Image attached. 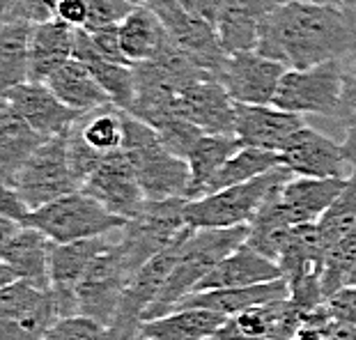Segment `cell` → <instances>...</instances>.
I'll return each mask as SVG.
<instances>
[{
    "label": "cell",
    "instance_id": "cell-1",
    "mask_svg": "<svg viewBox=\"0 0 356 340\" xmlns=\"http://www.w3.org/2000/svg\"><path fill=\"white\" fill-rule=\"evenodd\" d=\"M257 53L287 70L356 56V10L338 3L287 0L260 24Z\"/></svg>",
    "mask_w": 356,
    "mask_h": 340
},
{
    "label": "cell",
    "instance_id": "cell-2",
    "mask_svg": "<svg viewBox=\"0 0 356 340\" xmlns=\"http://www.w3.org/2000/svg\"><path fill=\"white\" fill-rule=\"evenodd\" d=\"M248 237V225L237 228H191L181 244L177 262L165 278L161 292L156 294L152 306L143 320L165 315L181 297L198 288V283L221 262L230 251L241 246Z\"/></svg>",
    "mask_w": 356,
    "mask_h": 340
},
{
    "label": "cell",
    "instance_id": "cell-3",
    "mask_svg": "<svg viewBox=\"0 0 356 340\" xmlns=\"http://www.w3.org/2000/svg\"><path fill=\"white\" fill-rule=\"evenodd\" d=\"M122 149L134 165L138 184L147 200L186 198L188 200V172L186 159H179L163 145L159 133L143 120L124 111V140Z\"/></svg>",
    "mask_w": 356,
    "mask_h": 340
},
{
    "label": "cell",
    "instance_id": "cell-4",
    "mask_svg": "<svg viewBox=\"0 0 356 340\" xmlns=\"http://www.w3.org/2000/svg\"><path fill=\"white\" fill-rule=\"evenodd\" d=\"M124 223L127 218L113 214L81 188L60 195L37 209H30L24 218V225L40 230L56 244L111 235L122 230Z\"/></svg>",
    "mask_w": 356,
    "mask_h": 340
},
{
    "label": "cell",
    "instance_id": "cell-5",
    "mask_svg": "<svg viewBox=\"0 0 356 340\" xmlns=\"http://www.w3.org/2000/svg\"><path fill=\"white\" fill-rule=\"evenodd\" d=\"M292 177L285 165L257 175L248 182L232 184L218 191L204 193L200 198L186 200V223L191 228H237L248 225L262 207L264 198L276 186Z\"/></svg>",
    "mask_w": 356,
    "mask_h": 340
},
{
    "label": "cell",
    "instance_id": "cell-6",
    "mask_svg": "<svg viewBox=\"0 0 356 340\" xmlns=\"http://www.w3.org/2000/svg\"><path fill=\"white\" fill-rule=\"evenodd\" d=\"M184 211L186 198L145 200L138 214L124 223L118 244L131 274L163 248H168L188 228Z\"/></svg>",
    "mask_w": 356,
    "mask_h": 340
},
{
    "label": "cell",
    "instance_id": "cell-7",
    "mask_svg": "<svg viewBox=\"0 0 356 340\" xmlns=\"http://www.w3.org/2000/svg\"><path fill=\"white\" fill-rule=\"evenodd\" d=\"M345 60H329L304 70H285L271 104L299 115L336 120L343 99Z\"/></svg>",
    "mask_w": 356,
    "mask_h": 340
},
{
    "label": "cell",
    "instance_id": "cell-8",
    "mask_svg": "<svg viewBox=\"0 0 356 340\" xmlns=\"http://www.w3.org/2000/svg\"><path fill=\"white\" fill-rule=\"evenodd\" d=\"M14 188L30 209H37L60 195L81 188L67 154V131L42 140V145L28 156V161L17 172Z\"/></svg>",
    "mask_w": 356,
    "mask_h": 340
},
{
    "label": "cell",
    "instance_id": "cell-9",
    "mask_svg": "<svg viewBox=\"0 0 356 340\" xmlns=\"http://www.w3.org/2000/svg\"><path fill=\"white\" fill-rule=\"evenodd\" d=\"M131 278V269L118 241H111L97 258L90 262L86 274L76 285V311L90 320L111 327L120 306L124 288Z\"/></svg>",
    "mask_w": 356,
    "mask_h": 340
},
{
    "label": "cell",
    "instance_id": "cell-10",
    "mask_svg": "<svg viewBox=\"0 0 356 340\" xmlns=\"http://www.w3.org/2000/svg\"><path fill=\"white\" fill-rule=\"evenodd\" d=\"M191 230V225L181 232V235L172 241L168 248H163L161 253H156L154 258H149L143 267H138L129 278L122 299H120V306L113 317V324L108 327L111 338L113 340H127L138 334V327L143 322V315L152 301L156 299V294L161 292L165 278L172 271L177 262V255L181 251V244Z\"/></svg>",
    "mask_w": 356,
    "mask_h": 340
},
{
    "label": "cell",
    "instance_id": "cell-11",
    "mask_svg": "<svg viewBox=\"0 0 356 340\" xmlns=\"http://www.w3.org/2000/svg\"><path fill=\"white\" fill-rule=\"evenodd\" d=\"M149 7L161 19L168 40L200 70L216 79L228 60V53L218 42L216 26L184 10L177 0H154Z\"/></svg>",
    "mask_w": 356,
    "mask_h": 340
},
{
    "label": "cell",
    "instance_id": "cell-12",
    "mask_svg": "<svg viewBox=\"0 0 356 340\" xmlns=\"http://www.w3.org/2000/svg\"><path fill=\"white\" fill-rule=\"evenodd\" d=\"M56 320L51 290L26 281L0 288V340H42Z\"/></svg>",
    "mask_w": 356,
    "mask_h": 340
},
{
    "label": "cell",
    "instance_id": "cell-13",
    "mask_svg": "<svg viewBox=\"0 0 356 340\" xmlns=\"http://www.w3.org/2000/svg\"><path fill=\"white\" fill-rule=\"evenodd\" d=\"M81 191L90 193L106 209L127 218V221L138 214L147 200L134 172V165L122 147L113 149V152L99 159L97 168L83 182Z\"/></svg>",
    "mask_w": 356,
    "mask_h": 340
},
{
    "label": "cell",
    "instance_id": "cell-14",
    "mask_svg": "<svg viewBox=\"0 0 356 340\" xmlns=\"http://www.w3.org/2000/svg\"><path fill=\"white\" fill-rule=\"evenodd\" d=\"M280 163L299 177H340L347 179L352 163L343 152V143L304 124L280 147Z\"/></svg>",
    "mask_w": 356,
    "mask_h": 340
},
{
    "label": "cell",
    "instance_id": "cell-15",
    "mask_svg": "<svg viewBox=\"0 0 356 340\" xmlns=\"http://www.w3.org/2000/svg\"><path fill=\"white\" fill-rule=\"evenodd\" d=\"M111 235L81 239V241H67V244L51 246V260H49V290L53 294L58 317L79 315L76 311V285L81 276L86 274L97 255L111 244Z\"/></svg>",
    "mask_w": 356,
    "mask_h": 340
},
{
    "label": "cell",
    "instance_id": "cell-16",
    "mask_svg": "<svg viewBox=\"0 0 356 340\" xmlns=\"http://www.w3.org/2000/svg\"><path fill=\"white\" fill-rule=\"evenodd\" d=\"M285 70L287 67L278 60L262 56L255 49L239 51L228 56L216 81H221L237 104H271Z\"/></svg>",
    "mask_w": 356,
    "mask_h": 340
},
{
    "label": "cell",
    "instance_id": "cell-17",
    "mask_svg": "<svg viewBox=\"0 0 356 340\" xmlns=\"http://www.w3.org/2000/svg\"><path fill=\"white\" fill-rule=\"evenodd\" d=\"M0 104L10 106L14 113H19L26 122L33 127L37 133H42L44 138L51 136H60L70 131L74 122L86 115L70 108L53 95V90L42 81H24L21 86L12 88Z\"/></svg>",
    "mask_w": 356,
    "mask_h": 340
},
{
    "label": "cell",
    "instance_id": "cell-18",
    "mask_svg": "<svg viewBox=\"0 0 356 340\" xmlns=\"http://www.w3.org/2000/svg\"><path fill=\"white\" fill-rule=\"evenodd\" d=\"M234 106L237 102L214 76L198 79L181 90L175 99V113L200 127L204 133L234 136Z\"/></svg>",
    "mask_w": 356,
    "mask_h": 340
},
{
    "label": "cell",
    "instance_id": "cell-19",
    "mask_svg": "<svg viewBox=\"0 0 356 340\" xmlns=\"http://www.w3.org/2000/svg\"><path fill=\"white\" fill-rule=\"evenodd\" d=\"M304 124V115L283 111L274 104L234 106V136L241 140V145L248 147L280 152L290 136Z\"/></svg>",
    "mask_w": 356,
    "mask_h": 340
},
{
    "label": "cell",
    "instance_id": "cell-20",
    "mask_svg": "<svg viewBox=\"0 0 356 340\" xmlns=\"http://www.w3.org/2000/svg\"><path fill=\"white\" fill-rule=\"evenodd\" d=\"M347 179L340 177H299L292 175L274 191L278 211L290 225L317 223L343 191Z\"/></svg>",
    "mask_w": 356,
    "mask_h": 340
},
{
    "label": "cell",
    "instance_id": "cell-21",
    "mask_svg": "<svg viewBox=\"0 0 356 340\" xmlns=\"http://www.w3.org/2000/svg\"><path fill=\"white\" fill-rule=\"evenodd\" d=\"M276 278H283L278 264L244 241L241 246H237L234 251L225 255V258L202 278L193 292L221 290V288H246V285L269 283V281H276Z\"/></svg>",
    "mask_w": 356,
    "mask_h": 340
},
{
    "label": "cell",
    "instance_id": "cell-22",
    "mask_svg": "<svg viewBox=\"0 0 356 340\" xmlns=\"http://www.w3.org/2000/svg\"><path fill=\"white\" fill-rule=\"evenodd\" d=\"M283 0H225L216 19L218 42L228 56L257 47L260 24Z\"/></svg>",
    "mask_w": 356,
    "mask_h": 340
},
{
    "label": "cell",
    "instance_id": "cell-23",
    "mask_svg": "<svg viewBox=\"0 0 356 340\" xmlns=\"http://www.w3.org/2000/svg\"><path fill=\"white\" fill-rule=\"evenodd\" d=\"M74 60H81L88 67L95 81L99 83L102 90L108 95L113 106H118L120 111H129L136 97V79H134V67L127 63H113V60L102 58L97 49L92 47L86 28H76L74 33Z\"/></svg>",
    "mask_w": 356,
    "mask_h": 340
},
{
    "label": "cell",
    "instance_id": "cell-24",
    "mask_svg": "<svg viewBox=\"0 0 356 340\" xmlns=\"http://www.w3.org/2000/svg\"><path fill=\"white\" fill-rule=\"evenodd\" d=\"M285 297H290V285H287L285 278H276V281L246 285V288L188 292L186 297H181L177 304L170 308V311H175V308H204V311H214V313L230 317L239 311H246V308H251L255 304H264V301L285 299Z\"/></svg>",
    "mask_w": 356,
    "mask_h": 340
},
{
    "label": "cell",
    "instance_id": "cell-25",
    "mask_svg": "<svg viewBox=\"0 0 356 340\" xmlns=\"http://www.w3.org/2000/svg\"><path fill=\"white\" fill-rule=\"evenodd\" d=\"M53 241L40 230L21 223V228L0 246V258L12 267L19 281L49 290V260Z\"/></svg>",
    "mask_w": 356,
    "mask_h": 340
},
{
    "label": "cell",
    "instance_id": "cell-26",
    "mask_svg": "<svg viewBox=\"0 0 356 340\" xmlns=\"http://www.w3.org/2000/svg\"><path fill=\"white\" fill-rule=\"evenodd\" d=\"M74 33L60 19L37 21L30 30V81H47L74 53Z\"/></svg>",
    "mask_w": 356,
    "mask_h": 340
},
{
    "label": "cell",
    "instance_id": "cell-27",
    "mask_svg": "<svg viewBox=\"0 0 356 340\" xmlns=\"http://www.w3.org/2000/svg\"><path fill=\"white\" fill-rule=\"evenodd\" d=\"M225 322V315L204 308H175V311L143 320L138 334L149 340H207Z\"/></svg>",
    "mask_w": 356,
    "mask_h": 340
},
{
    "label": "cell",
    "instance_id": "cell-28",
    "mask_svg": "<svg viewBox=\"0 0 356 340\" xmlns=\"http://www.w3.org/2000/svg\"><path fill=\"white\" fill-rule=\"evenodd\" d=\"M44 83L53 90V95L60 102L79 113H90L111 104L108 95L104 92L102 86L95 81V76L81 60H67Z\"/></svg>",
    "mask_w": 356,
    "mask_h": 340
},
{
    "label": "cell",
    "instance_id": "cell-29",
    "mask_svg": "<svg viewBox=\"0 0 356 340\" xmlns=\"http://www.w3.org/2000/svg\"><path fill=\"white\" fill-rule=\"evenodd\" d=\"M241 147V140L232 133H202L193 147L188 149L186 163L191 172L188 184V200L200 198L207 191L209 182L221 170V165Z\"/></svg>",
    "mask_w": 356,
    "mask_h": 340
},
{
    "label": "cell",
    "instance_id": "cell-30",
    "mask_svg": "<svg viewBox=\"0 0 356 340\" xmlns=\"http://www.w3.org/2000/svg\"><path fill=\"white\" fill-rule=\"evenodd\" d=\"M42 140L47 138L37 133L19 113L0 104V179L14 184L21 165L42 145Z\"/></svg>",
    "mask_w": 356,
    "mask_h": 340
},
{
    "label": "cell",
    "instance_id": "cell-31",
    "mask_svg": "<svg viewBox=\"0 0 356 340\" xmlns=\"http://www.w3.org/2000/svg\"><path fill=\"white\" fill-rule=\"evenodd\" d=\"M118 33L120 47L131 65L154 58L168 42L165 28L152 7H134L122 24L118 26Z\"/></svg>",
    "mask_w": 356,
    "mask_h": 340
},
{
    "label": "cell",
    "instance_id": "cell-32",
    "mask_svg": "<svg viewBox=\"0 0 356 340\" xmlns=\"http://www.w3.org/2000/svg\"><path fill=\"white\" fill-rule=\"evenodd\" d=\"M30 30L28 21L0 24V99L12 88L30 81Z\"/></svg>",
    "mask_w": 356,
    "mask_h": 340
},
{
    "label": "cell",
    "instance_id": "cell-33",
    "mask_svg": "<svg viewBox=\"0 0 356 340\" xmlns=\"http://www.w3.org/2000/svg\"><path fill=\"white\" fill-rule=\"evenodd\" d=\"M276 188H274V191H276ZM274 191L264 198L262 207L257 209L255 218L248 223L246 244L253 246L255 251H260L262 255H267L269 260L276 262L280 251H283L287 237H290V232L294 230V225L287 223L283 218V214L278 211L276 202H274Z\"/></svg>",
    "mask_w": 356,
    "mask_h": 340
},
{
    "label": "cell",
    "instance_id": "cell-34",
    "mask_svg": "<svg viewBox=\"0 0 356 340\" xmlns=\"http://www.w3.org/2000/svg\"><path fill=\"white\" fill-rule=\"evenodd\" d=\"M278 165H283L280 163L278 152L241 145L237 152H234L228 161L221 165V170L214 175V179L209 182L204 193L218 191V188H225V186H232V184L248 182V179H253L257 175H264V172L274 170V168H278Z\"/></svg>",
    "mask_w": 356,
    "mask_h": 340
},
{
    "label": "cell",
    "instance_id": "cell-35",
    "mask_svg": "<svg viewBox=\"0 0 356 340\" xmlns=\"http://www.w3.org/2000/svg\"><path fill=\"white\" fill-rule=\"evenodd\" d=\"M354 225H356V165L352 168L350 177H347L343 191L338 193V198L331 202V207L324 211L320 216V221H317V232H320L324 255H327Z\"/></svg>",
    "mask_w": 356,
    "mask_h": 340
},
{
    "label": "cell",
    "instance_id": "cell-36",
    "mask_svg": "<svg viewBox=\"0 0 356 340\" xmlns=\"http://www.w3.org/2000/svg\"><path fill=\"white\" fill-rule=\"evenodd\" d=\"M79 129L83 138L99 154H108L113 149L122 147L124 140V111L118 106H102L79 118Z\"/></svg>",
    "mask_w": 356,
    "mask_h": 340
},
{
    "label": "cell",
    "instance_id": "cell-37",
    "mask_svg": "<svg viewBox=\"0 0 356 340\" xmlns=\"http://www.w3.org/2000/svg\"><path fill=\"white\" fill-rule=\"evenodd\" d=\"M320 281L327 299L345 285H356V225L324 255Z\"/></svg>",
    "mask_w": 356,
    "mask_h": 340
},
{
    "label": "cell",
    "instance_id": "cell-38",
    "mask_svg": "<svg viewBox=\"0 0 356 340\" xmlns=\"http://www.w3.org/2000/svg\"><path fill=\"white\" fill-rule=\"evenodd\" d=\"M42 340H113L108 327L86 315L58 317Z\"/></svg>",
    "mask_w": 356,
    "mask_h": 340
},
{
    "label": "cell",
    "instance_id": "cell-39",
    "mask_svg": "<svg viewBox=\"0 0 356 340\" xmlns=\"http://www.w3.org/2000/svg\"><path fill=\"white\" fill-rule=\"evenodd\" d=\"M154 131L159 133V138H161L163 145L179 159H186L188 149L193 147V143L204 133L200 127H195L193 122H188V120L179 118V115L168 118L165 122L159 124Z\"/></svg>",
    "mask_w": 356,
    "mask_h": 340
},
{
    "label": "cell",
    "instance_id": "cell-40",
    "mask_svg": "<svg viewBox=\"0 0 356 340\" xmlns=\"http://www.w3.org/2000/svg\"><path fill=\"white\" fill-rule=\"evenodd\" d=\"M88 5V21L86 30L104 28V26H120L124 17L134 10L129 0H86Z\"/></svg>",
    "mask_w": 356,
    "mask_h": 340
},
{
    "label": "cell",
    "instance_id": "cell-41",
    "mask_svg": "<svg viewBox=\"0 0 356 340\" xmlns=\"http://www.w3.org/2000/svg\"><path fill=\"white\" fill-rule=\"evenodd\" d=\"M336 120L340 124H356V56L345 60V76H343V99Z\"/></svg>",
    "mask_w": 356,
    "mask_h": 340
},
{
    "label": "cell",
    "instance_id": "cell-42",
    "mask_svg": "<svg viewBox=\"0 0 356 340\" xmlns=\"http://www.w3.org/2000/svg\"><path fill=\"white\" fill-rule=\"evenodd\" d=\"M90 40H92V47L97 49L102 58L113 60V63H127L131 65L124 58L122 47H120V33L118 26H104V28H90L88 30Z\"/></svg>",
    "mask_w": 356,
    "mask_h": 340
},
{
    "label": "cell",
    "instance_id": "cell-43",
    "mask_svg": "<svg viewBox=\"0 0 356 340\" xmlns=\"http://www.w3.org/2000/svg\"><path fill=\"white\" fill-rule=\"evenodd\" d=\"M327 313L336 320L356 324V285H345L327 299Z\"/></svg>",
    "mask_w": 356,
    "mask_h": 340
},
{
    "label": "cell",
    "instance_id": "cell-44",
    "mask_svg": "<svg viewBox=\"0 0 356 340\" xmlns=\"http://www.w3.org/2000/svg\"><path fill=\"white\" fill-rule=\"evenodd\" d=\"M30 211L28 202L21 198V193L14 188V184L0 179V216L12 218V221L24 223L26 214Z\"/></svg>",
    "mask_w": 356,
    "mask_h": 340
},
{
    "label": "cell",
    "instance_id": "cell-45",
    "mask_svg": "<svg viewBox=\"0 0 356 340\" xmlns=\"http://www.w3.org/2000/svg\"><path fill=\"white\" fill-rule=\"evenodd\" d=\"M53 19L65 21V24L72 28H83L88 21L86 0H58L56 10H53Z\"/></svg>",
    "mask_w": 356,
    "mask_h": 340
},
{
    "label": "cell",
    "instance_id": "cell-46",
    "mask_svg": "<svg viewBox=\"0 0 356 340\" xmlns=\"http://www.w3.org/2000/svg\"><path fill=\"white\" fill-rule=\"evenodd\" d=\"M320 329H322V340H356V324L336 320L329 313L320 324Z\"/></svg>",
    "mask_w": 356,
    "mask_h": 340
},
{
    "label": "cell",
    "instance_id": "cell-47",
    "mask_svg": "<svg viewBox=\"0 0 356 340\" xmlns=\"http://www.w3.org/2000/svg\"><path fill=\"white\" fill-rule=\"evenodd\" d=\"M177 3L188 10L195 17H200L204 21H209L211 26H216V19L221 14V7L225 0H177Z\"/></svg>",
    "mask_w": 356,
    "mask_h": 340
},
{
    "label": "cell",
    "instance_id": "cell-48",
    "mask_svg": "<svg viewBox=\"0 0 356 340\" xmlns=\"http://www.w3.org/2000/svg\"><path fill=\"white\" fill-rule=\"evenodd\" d=\"M343 152L347 156V161H350L352 168H354V165H356V124L347 127L345 140H343Z\"/></svg>",
    "mask_w": 356,
    "mask_h": 340
},
{
    "label": "cell",
    "instance_id": "cell-49",
    "mask_svg": "<svg viewBox=\"0 0 356 340\" xmlns=\"http://www.w3.org/2000/svg\"><path fill=\"white\" fill-rule=\"evenodd\" d=\"M290 340H322V329L317 327V324L304 322L297 331H294Z\"/></svg>",
    "mask_w": 356,
    "mask_h": 340
},
{
    "label": "cell",
    "instance_id": "cell-50",
    "mask_svg": "<svg viewBox=\"0 0 356 340\" xmlns=\"http://www.w3.org/2000/svg\"><path fill=\"white\" fill-rule=\"evenodd\" d=\"M14 281H19L17 274L12 271L10 264H7L3 258H0V288H5V285H10V283H14Z\"/></svg>",
    "mask_w": 356,
    "mask_h": 340
},
{
    "label": "cell",
    "instance_id": "cell-51",
    "mask_svg": "<svg viewBox=\"0 0 356 340\" xmlns=\"http://www.w3.org/2000/svg\"><path fill=\"white\" fill-rule=\"evenodd\" d=\"M129 3H131L134 7H149L154 0H129Z\"/></svg>",
    "mask_w": 356,
    "mask_h": 340
},
{
    "label": "cell",
    "instance_id": "cell-52",
    "mask_svg": "<svg viewBox=\"0 0 356 340\" xmlns=\"http://www.w3.org/2000/svg\"><path fill=\"white\" fill-rule=\"evenodd\" d=\"M287 3V0H283ZM310 3H338V5H347V0H310Z\"/></svg>",
    "mask_w": 356,
    "mask_h": 340
},
{
    "label": "cell",
    "instance_id": "cell-53",
    "mask_svg": "<svg viewBox=\"0 0 356 340\" xmlns=\"http://www.w3.org/2000/svg\"><path fill=\"white\" fill-rule=\"evenodd\" d=\"M127 340H149V338H145V336H140V334H136V336H131V338H127Z\"/></svg>",
    "mask_w": 356,
    "mask_h": 340
},
{
    "label": "cell",
    "instance_id": "cell-54",
    "mask_svg": "<svg viewBox=\"0 0 356 340\" xmlns=\"http://www.w3.org/2000/svg\"><path fill=\"white\" fill-rule=\"evenodd\" d=\"M347 5H350V7H354V10H356V0H347Z\"/></svg>",
    "mask_w": 356,
    "mask_h": 340
},
{
    "label": "cell",
    "instance_id": "cell-55",
    "mask_svg": "<svg viewBox=\"0 0 356 340\" xmlns=\"http://www.w3.org/2000/svg\"><path fill=\"white\" fill-rule=\"evenodd\" d=\"M207 340H221V338H207Z\"/></svg>",
    "mask_w": 356,
    "mask_h": 340
}]
</instances>
